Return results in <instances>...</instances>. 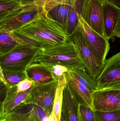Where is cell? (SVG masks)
Segmentation results:
<instances>
[{
    "label": "cell",
    "instance_id": "obj_3",
    "mask_svg": "<svg viewBox=\"0 0 120 121\" xmlns=\"http://www.w3.org/2000/svg\"><path fill=\"white\" fill-rule=\"evenodd\" d=\"M41 50L24 43L18 44L11 51L0 55V67L2 69L26 71L34 63Z\"/></svg>",
    "mask_w": 120,
    "mask_h": 121
},
{
    "label": "cell",
    "instance_id": "obj_19",
    "mask_svg": "<svg viewBox=\"0 0 120 121\" xmlns=\"http://www.w3.org/2000/svg\"><path fill=\"white\" fill-rule=\"evenodd\" d=\"M2 70L9 86L17 85L19 82L27 78L26 71L6 69H2Z\"/></svg>",
    "mask_w": 120,
    "mask_h": 121
},
{
    "label": "cell",
    "instance_id": "obj_28",
    "mask_svg": "<svg viewBox=\"0 0 120 121\" xmlns=\"http://www.w3.org/2000/svg\"><path fill=\"white\" fill-rule=\"evenodd\" d=\"M0 82H2L6 85L8 86V83H7L5 79L4 75L3 73V70H2V69L0 67Z\"/></svg>",
    "mask_w": 120,
    "mask_h": 121
},
{
    "label": "cell",
    "instance_id": "obj_13",
    "mask_svg": "<svg viewBox=\"0 0 120 121\" xmlns=\"http://www.w3.org/2000/svg\"><path fill=\"white\" fill-rule=\"evenodd\" d=\"M65 74L67 82L66 85L79 104L89 107L94 109L92 93L81 84L74 77L70 71L68 70Z\"/></svg>",
    "mask_w": 120,
    "mask_h": 121
},
{
    "label": "cell",
    "instance_id": "obj_14",
    "mask_svg": "<svg viewBox=\"0 0 120 121\" xmlns=\"http://www.w3.org/2000/svg\"><path fill=\"white\" fill-rule=\"evenodd\" d=\"M26 72L27 78L36 84H46L57 80L50 67L42 63H34L28 66Z\"/></svg>",
    "mask_w": 120,
    "mask_h": 121
},
{
    "label": "cell",
    "instance_id": "obj_29",
    "mask_svg": "<svg viewBox=\"0 0 120 121\" xmlns=\"http://www.w3.org/2000/svg\"><path fill=\"white\" fill-rule=\"evenodd\" d=\"M49 121H57L56 117L54 113V111H52L51 114L48 117Z\"/></svg>",
    "mask_w": 120,
    "mask_h": 121
},
{
    "label": "cell",
    "instance_id": "obj_2",
    "mask_svg": "<svg viewBox=\"0 0 120 121\" xmlns=\"http://www.w3.org/2000/svg\"><path fill=\"white\" fill-rule=\"evenodd\" d=\"M34 63L49 66L60 65L70 70L84 67L77 47L70 40L51 47L42 49Z\"/></svg>",
    "mask_w": 120,
    "mask_h": 121
},
{
    "label": "cell",
    "instance_id": "obj_11",
    "mask_svg": "<svg viewBox=\"0 0 120 121\" xmlns=\"http://www.w3.org/2000/svg\"><path fill=\"white\" fill-rule=\"evenodd\" d=\"M77 1V0H53L43 8L65 30L70 10L75 5Z\"/></svg>",
    "mask_w": 120,
    "mask_h": 121
},
{
    "label": "cell",
    "instance_id": "obj_6",
    "mask_svg": "<svg viewBox=\"0 0 120 121\" xmlns=\"http://www.w3.org/2000/svg\"><path fill=\"white\" fill-rule=\"evenodd\" d=\"M95 80L97 90L120 89V52L106 60Z\"/></svg>",
    "mask_w": 120,
    "mask_h": 121
},
{
    "label": "cell",
    "instance_id": "obj_7",
    "mask_svg": "<svg viewBox=\"0 0 120 121\" xmlns=\"http://www.w3.org/2000/svg\"><path fill=\"white\" fill-rule=\"evenodd\" d=\"M58 84V79L46 84L34 83L25 100L33 102L49 113L53 106Z\"/></svg>",
    "mask_w": 120,
    "mask_h": 121
},
{
    "label": "cell",
    "instance_id": "obj_9",
    "mask_svg": "<svg viewBox=\"0 0 120 121\" xmlns=\"http://www.w3.org/2000/svg\"><path fill=\"white\" fill-rule=\"evenodd\" d=\"M103 5L98 0H85L81 16L94 31L105 37L103 16Z\"/></svg>",
    "mask_w": 120,
    "mask_h": 121
},
{
    "label": "cell",
    "instance_id": "obj_12",
    "mask_svg": "<svg viewBox=\"0 0 120 121\" xmlns=\"http://www.w3.org/2000/svg\"><path fill=\"white\" fill-rule=\"evenodd\" d=\"M103 16L106 37L115 40V31L120 19V8L108 2L103 5Z\"/></svg>",
    "mask_w": 120,
    "mask_h": 121
},
{
    "label": "cell",
    "instance_id": "obj_27",
    "mask_svg": "<svg viewBox=\"0 0 120 121\" xmlns=\"http://www.w3.org/2000/svg\"><path fill=\"white\" fill-rule=\"evenodd\" d=\"M115 35L120 39V19L115 30Z\"/></svg>",
    "mask_w": 120,
    "mask_h": 121
},
{
    "label": "cell",
    "instance_id": "obj_26",
    "mask_svg": "<svg viewBox=\"0 0 120 121\" xmlns=\"http://www.w3.org/2000/svg\"><path fill=\"white\" fill-rule=\"evenodd\" d=\"M53 0H34V3L39 7L44 8L45 5Z\"/></svg>",
    "mask_w": 120,
    "mask_h": 121
},
{
    "label": "cell",
    "instance_id": "obj_10",
    "mask_svg": "<svg viewBox=\"0 0 120 121\" xmlns=\"http://www.w3.org/2000/svg\"><path fill=\"white\" fill-rule=\"evenodd\" d=\"M92 100L94 110L120 111V89L96 90L92 94Z\"/></svg>",
    "mask_w": 120,
    "mask_h": 121
},
{
    "label": "cell",
    "instance_id": "obj_1",
    "mask_svg": "<svg viewBox=\"0 0 120 121\" xmlns=\"http://www.w3.org/2000/svg\"><path fill=\"white\" fill-rule=\"evenodd\" d=\"M13 32L23 43L41 49L69 40V36L62 26L44 9Z\"/></svg>",
    "mask_w": 120,
    "mask_h": 121
},
{
    "label": "cell",
    "instance_id": "obj_21",
    "mask_svg": "<svg viewBox=\"0 0 120 121\" xmlns=\"http://www.w3.org/2000/svg\"><path fill=\"white\" fill-rule=\"evenodd\" d=\"M96 121H120V111L104 112L94 110Z\"/></svg>",
    "mask_w": 120,
    "mask_h": 121
},
{
    "label": "cell",
    "instance_id": "obj_32",
    "mask_svg": "<svg viewBox=\"0 0 120 121\" xmlns=\"http://www.w3.org/2000/svg\"><path fill=\"white\" fill-rule=\"evenodd\" d=\"M60 121H66V120L63 118V117H61V119Z\"/></svg>",
    "mask_w": 120,
    "mask_h": 121
},
{
    "label": "cell",
    "instance_id": "obj_23",
    "mask_svg": "<svg viewBox=\"0 0 120 121\" xmlns=\"http://www.w3.org/2000/svg\"><path fill=\"white\" fill-rule=\"evenodd\" d=\"M33 81L27 78L19 82L17 85V94L25 91L31 88L34 85Z\"/></svg>",
    "mask_w": 120,
    "mask_h": 121
},
{
    "label": "cell",
    "instance_id": "obj_31",
    "mask_svg": "<svg viewBox=\"0 0 120 121\" xmlns=\"http://www.w3.org/2000/svg\"><path fill=\"white\" fill-rule=\"evenodd\" d=\"M100 1L103 5L105 4L108 1V0H98Z\"/></svg>",
    "mask_w": 120,
    "mask_h": 121
},
{
    "label": "cell",
    "instance_id": "obj_25",
    "mask_svg": "<svg viewBox=\"0 0 120 121\" xmlns=\"http://www.w3.org/2000/svg\"><path fill=\"white\" fill-rule=\"evenodd\" d=\"M34 112L37 118L41 121L44 117L47 116V113L46 111L38 105H36L35 107Z\"/></svg>",
    "mask_w": 120,
    "mask_h": 121
},
{
    "label": "cell",
    "instance_id": "obj_20",
    "mask_svg": "<svg viewBox=\"0 0 120 121\" xmlns=\"http://www.w3.org/2000/svg\"><path fill=\"white\" fill-rule=\"evenodd\" d=\"M34 0H0V16L8 13L23 4Z\"/></svg>",
    "mask_w": 120,
    "mask_h": 121
},
{
    "label": "cell",
    "instance_id": "obj_5",
    "mask_svg": "<svg viewBox=\"0 0 120 121\" xmlns=\"http://www.w3.org/2000/svg\"><path fill=\"white\" fill-rule=\"evenodd\" d=\"M69 39L77 47L86 72L96 79L102 70L104 64L94 55L89 49L80 23L77 29L72 35L69 36Z\"/></svg>",
    "mask_w": 120,
    "mask_h": 121
},
{
    "label": "cell",
    "instance_id": "obj_18",
    "mask_svg": "<svg viewBox=\"0 0 120 121\" xmlns=\"http://www.w3.org/2000/svg\"><path fill=\"white\" fill-rule=\"evenodd\" d=\"M66 79L65 74L58 79V84L56 91L53 111L54 112L57 121H60L61 110L63 102V92L66 85Z\"/></svg>",
    "mask_w": 120,
    "mask_h": 121
},
{
    "label": "cell",
    "instance_id": "obj_8",
    "mask_svg": "<svg viewBox=\"0 0 120 121\" xmlns=\"http://www.w3.org/2000/svg\"><path fill=\"white\" fill-rule=\"evenodd\" d=\"M80 25L89 49L94 56L104 64L110 49L109 40L92 29L79 17Z\"/></svg>",
    "mask_w": 120,
    "mask_h": 121
},
{
    "label": "cell",
    "instance_id": "obj_4",
    "mask_svg": "<svg viewBox=\"0 0 120 121\" xmlns=\"http://www.w3.org/2000/svg\"><path fill=\"white\" fill-rule=\"evenodd\" d=\"M44 9L34 0L24 3L19 7L0 16V30L13 32L33 20Z\"/></svg>",
    "mask_w": 120,
    "mask_h": 121
},
{
    "label": "cell",
    "instance_id": "obj_15",
    "mask_svg": "<svg viewBox=\"0 0 120 121\" xmlns=\"http://www.w3.org/2000/svg\"><path fill=\"white\" fill-rule=\"evenodd\" d=\"M63 106L65 107L67 121H79V102L66 85L63 92Z\"/></svg>",
    "mask_w": 120,
    "mask_h": 121
},
{
    "label": "cell",
    "instance_id": "obj_22",
    "mask_svg": "<svg viewBox=\"0 0 120 121\" xmlns=\"http://www.w3.org/2000/svg\"><path fill=\"white\" fill-rule=\"evenodd\" d=\"M78 117L79 121H96L94 110L80 104L78 107Z\"/></svg>",
    "mask_w": 120,
    "mask_h": 121
},
{
    "label": "cell",
    "instance_id": "obj_17",
    "mask_svg": "<svg viewBox=\"0 0 120 121\" xmlns=\"http://www.w3.org/2000/svg\"><path fill=\"white\" fill-rule=\"evenodd\" d=\"M69 70L81 84L85 87L92 94L97 90L95 79L86 72L84 67L77 68L72 70Z\"/></svg>",
    "mask_w": 120,
    "mask_h": 121
},
{
    "label": "cell",
    "instance_id": "obj_30",
    "mask_svg": "<svg viewBox=\"0 0 120 121\" xmlns=\"http://www.w3.org/2000/svg\"><path fill=\"white\" fill-rule=\"evenodd\" d=\"M108 1L120 8V0H108Z\"/></svg>",
    "mask_w": 120,
    "mask_h": 121
},
{
    "label": "cell",
    "instance_id": "obj_24",
    "mask_svg": "<svg viewBox=\"0 0 120 121\" xmlns=\"http://www.w3.org/2000/svg\"><path fill=\"white\" fill-rule=\"evenodd\" d=\"M49 67L51 69L54 76L57 80L68 70L66 67L60 65H55Z\"/></svg>",
    "mask_w": 120,
    "mask_h": 121
},
{
    "label": "cell",
    "instance_id": "obj_16",
    "mask_svg": "<svg viewBox=\"0 0 120 121\" xmlns=\"http://www.w3.org/2000/svg\"><path fill=\"white\" fill-rule=\"evenodd\" d=\"M0 55L8 53L18 44L23 43L13 32L0 30Z\"/></svg>",
    "mask_w": 120,
    "mask_h": 121
}]
</instances>
